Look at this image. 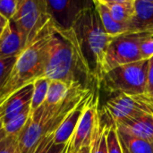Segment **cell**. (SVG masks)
I'll return each instance as SVG.
<instances>
[{"label": "cell", "instance_id": "1", "mask_svg": "<svg viewBox=\"0 0 153 153\" xmlns=\"http://www.w3.org/2000/svg\"><path fill=\"white\" fill-rule=\"evenodd\" d=\"M44 55L42 77L89 89L91 84H95L73 28L64 30L54 22V29L46 43Z\"/></svg>", "mask_w": 153, "mask_h": 153}, {"label": "cell", "instance_id": "2", "mask_svg": "<svg viewBox=\"0 0 153 153\" xmlns=\"http://www.w3.org/2000/svg\"><path fill=\"white\" fill-rule=\"evenodd\" d=\"M73 30L76 34L82 56L99 89L104 74V56L111 37L106 32L93 1L82 12Z\"/></svg>", "mask_w": 153, "mask_h": 153}, {"label": "cell", "instance_id": "3", "mask_svg": "<svg viewBox=\"0 0 153 153\" xmlns=\"http://www.w3.org/2000/svg\"><path fill=\"white\" fill-rule=\"evenodd\" d=\"M53 29L54 22L17 56L11 72L0 85V104L14 91L43 76L45 46Z\"/></svg>", "mask_w": 153, "mask_h": 153}, {"label": "cell", "instance_id": "4", "mask_svg": "<svg viewBox=\"0 0 153 153\" xmlns=\"http://www.w3.org/2000/svg\"><path fill=\"white\" fill-rule=\"evenodd\" d=\"M149 60L117 66L107 72L100 82L102 88L108 94L137 95L146 92Z\"/></svg>", "mask_w": 153, "mask_h": 153}, {"label": "cell", "instance_id": "5", "mask_svg": "<svg viewBox=\"0 0 153 153\" xmlns=\"http://www.w3.org/2000/svg\"><path fill=\"white\" fill-rule=\"evenodd\" d=\"M13 21L21 32L25 48L31 44L53 22L46 0H18Z\"/></svg>", "mask_w": 153, "mask_h": 153}, {"label": "cell", "instance_id": "6", "mask_svg": "<svg viewBox=\"0 0 153 153\" xmlns=\"http://www.w3.org/2000/svg\"><path fill=\"white\" fill-rule=\"evenodd\" d=\"M100 112L113 124L143 116L153 117V96L146 92L137 95L114 94Z\"/></svg>", "mask_w": 153, "mask_h": 153}, {"label": "cell", "instance_id": "7", "mask_svg": "<svg viewBox=\"0 0 153 153\" xmlns=\"http://www.w3.org/2000/svg\"><path fill=\"white\" fill-rule=\"evenodd\" d=\"M147 36H153V34L148 32H126L112 37L104 56V74L117 66L143 60L139 47L142 39Z\"/></svg>", "mask_w": 153, "mask_h": 153}, {"label": "cell", "instance_id": "8", "mask_svg": "<svg viewBox=\"0 0 153 153\" xmlns=\"http://www.w3.org/2000/svg\"><path fill=\"white\" fill-rule=\"evenodd\" d=\"M99 117V97L96 92L92 91L71 141L66 146L68 153H77L82 148L91 145Z\"/></svg>", "mask_w": 153, "mask_h": 153}, {"label": "cell", "instance_id": "9", "mask_svg": "<svg viewBox=\"0 0 153 153\" xmlns=\"http://www.w3.org/2000/svg\"><path fill=\"white\" fill-rule=\"evenodd\" d=\"M46 2L53 22L64 30L72 29L82 12L92 3L88 0H46Z\"/></svg>", "mask_w": 153, "mask_h": 153}, {"label": "cell", "instance_id": "10", "mask_svg": "<svg viewBox=\"0 0 153 153\" xmlns=\"http://www.w3.org/2000/svg\"><path fill=\"white\" fill-rule=\"evenodd\" d=\"M33 91L32 82L11 94L0 104V120L2 124L11 120L30 107Z\"/></svg>", "mask_w": 153, "mask_h": 153}, {"label": "cell", "instance_id": "11", "mask_svg": "<svg viewBox=\"0 0 153 153\" xmlns=\"http://www.w3.org/2000/svg\"><path fill=\"white\" fill-rule=\"evenodd\" d=\"M90 92L86 97H84L65 117L60 126L54 133V143L55 145H65L67 146L71 141V138L76 129L79 120L82 115L85 105L92 93Z\"/></svg>", "mask_w": 153, "mask_h": 153}, {"label": "cell", "instance_id": "12", "mask_svg": "<svg viewBox=\"0 0 153 153\" xmlns=\"http://www.w3.org/2000/svg\"><path fill=\"white\" fill-rule=\"evenodd\" d=\"M25 48L24 39L13 21H8L0 35V59L18 56Z\"/></svg>", "mask_w": 153, "mask_h": 153}, {"label": "cell", "instance_id": "13", "mask_svg": "<svg viewBox=\"0 0 153 153\" xmlns=\"http://www.w3.org/2000/svg\"><path fill=\"white\" fill-rule=\"evenodd\" d=\"M117 131L153 143V117L143 116L115 124Z\"/></svg>", "mask_w": 153, "mask_h": 153}, {"label": "cell", "instance_id": "14", "mask_svg": "<svg viewBox=\"0 0 153 153\" xmlns=\"http://www.w3.org/2000/svg\"><path fill=\"white\" fill-rule=\"evenodd\" d=\"M128 32L153 34V0H134V14Z\"/></svg>", "mask_w": 153, "mask_h": 153}, {"label": "cell", "instance_id": "15", "mask_svg": "<svg viewBox=\"0 0 153 153\" xmlns=\"http://www.w3.org/2000/svg\"><path fill=\"white\" fill-rule=\"evenodd\" d=\"M114 20L128 26L134 14V0H102Z\"/></svg>", "mask_w": 153, "mask_h": 153}, {"label": "cell", "instance_id": "16", "mask_svg": "<svg viewBox=\"0 0 153 153\" xmlns=\"http://www.w3.org/2000/svg\"><path fill=\"white\" fill-rule=\"evenodd\" d=\"M95 8L99 13L101 23L109 37H116L128 32V26L116 22L102 0H93Z\"/></svg>", "mask_w": 153, "mask_h": 153}, {"label": "cell", "instance_id": "17", "mask_svg": "<svg viewBox=\"0 0 153 153\" xmlns=\"http://www.w3.org/2000/svg\"><path fill=\"white\" fill-rule=\"evenodd\" d=\"M122 148L128 153H153V143L117 131Z\"/></svg>", "mask_w": 153, "mask_h": 153}, {"label": "cell", "instance_id": "18", "mask_svg": "<svg viewBox=\"0 0 153 153\" xmlns=\"http://www.w3.org/2000/svg\"><path fill=\"white\" fill-rule=\"evenodd\" d=\"M108 122L104 119L100 112V117L96 125L92 140L90 145V153H108L107 129Z\"/></svg>", "mask_w": 153, "mask_h": 153}, {"label": "cell", "instance_id": "19", "mask_svg": "<svg viewBox=\"0 0 153 153\" xmlns=\"http://www.w3.org/2000/svg\"><path fill=\"white\" fill-rule=\"evenodd\" d=\"M74 86L82 85H71L62 81H50L44 104L48 106H56L59 104L66 98Z\"/></svg>", "mask_w": 153, "mask_h": 153}, {"label": "cell", "instance_id": "20", "mask_svg": "<svg viewBox=\"0 0 153 153\" xmlns=\"http://www.w3.org/2000/svg\"><path fill=\"white\" fill-rule=\"evenodd\" d=\"M49 82H50V80L45 77L38 78L32 82L33 91H32V97H31V101L30 105V113L44 104L46 98H47Z\"/></svg>", "mask_w": 153, "mask_h": 153}, {"label": "cell", "instance_id": "21", "mask_svg": "<svg viewBox=\"0 0 153 153\" xmlns=\"http://www.w3.org/2000/svg\"><path fill=\"white\" fill-rule=\"evenodd\" d=\"M30 115V107H28L22 113L17 115L11 120L7 121L6 123L2 124L4 134L6 136L18 135L26 126L29 120Z\"/></svg>", "mask_w": 153, "mask_h": 153}, {"label": "cell", "instance_id": "22", "mask_svg": "<svg viewBox=\"0 0 153 153\" xmlns=\"http://www.w3.org/2000/svg\"><path fill=\"white\" fill-rule=\"evenodd\" d=\"M33 153H68V150L65 145H55L54 134L45 135Z\"/></svg>", "mask_w": 153, "mask_h": 153}, {"label": "cell", "instance_id": "23", "mask_svg": "<svg viewBox=\"0 0 153 153\" xmlns=\"http://www.w3.org/2000/svg\"><path fill=\"white\" fill-rule=\"evenodd\" d=\"M107 147L108 153H123V150L117 135V126L115 124L109 122L107 129Z\"/></svg>", "mask_w": 153, "mask_h": 153}, {"label": "cell", "instance_id": "24", "mask_svg": "<svg viewBox=\"0 0 153 153\" xmlns=\"http://www.w3.org/2000/svg\"><path fill=\"white\" fill-rule=\"evenodd\" d=\"M18 7V0H0V14L7 21L13 19Z\"/></svg>", "mask_w": 153, "mask_h": 153}, {"label": "cell", "instance_id": "25", "mask_svg": "<svg viewBox=\"0 0 153 153\" xmlns=\"http://www.w3.org/2000/svg\"><path fill=\"white\" fill-rule=\"evenodd\" d=\"M18 135H5L0 144V153H20Z\"/></svg>", "mask_w": 153, "mask_h": 153}, {"label": "cell", "instance_id": "26", "mask_svg": "<svg viewBox=\"0 0 153 153\" xmlns=\"http://www.w3.org/2000/svg\"><path fill=\"white\" fill-rule=\"evenodd\" d=\"M140 54L143 60H149L153 56V36L143 38L140 43Z\"/></svg>", "mask_w": 153, "mask_h": 153}, {"label": "cell", "instance_id": "27", "mask_svg": "<svg viewBox=\"0 0 153 153\" xmlns=\"http://www.w3.org/2000/svg\"><path fill=\"white\" fill-rule=\"evenodd\" d=\"M16 58H17V56L0 59V85L5 80V78L11 72V70L15 63Z\"/></svg>", "mask_w": 153, "mask_h": 153}, {"label": "cell", "instance_id": "28", "mask_svg": "<svg viewBox=\"0 0 153 153\" xmlns=\"http://www.w3.org/2000/svg\"><path fill=\"white\" fill-rule=\"evenodd\" d=\"M146 93L153 96V56L149 59V63H148Z\"/></svg>", "mask_w": 153, "mask_h": 153}, {"label": "cell", "instance_id": "29", "mask_svg": "<svg viewBox=\"0 0 153 153\" xmlns=\"http://www.w3.org/2000/svg\"><path fill=\"white\" fill-rule=\"evenodd\" d=\"M7 23H8V21H7L5 18H4V17L0 14V28H1V29H4V28L6 26Z\"/></svg>", "mask_w": 153, "mask_h": 153}, {"label": "cell", "instance_id": "30", "mask_svg": "<svg viewBox=\"0 0 153 153\" xmlns=\"http://www.w3.org/2000/svg\"><path fill=\"white\" fill-rule=\"evenodd\" d=\"M5 137V134L4 133V130H3V126H2V122L0 120V144L2 143V141L4 140V138Z\"/></svg>", "mask_w": 153, "mask_h": 153}, {"label": "cell", "instance_id": "31", "mask_svg": "<svg viewBox=\"0 0 153 153\" xmlns=\"http://www.w3.org/2000/svg\"><path fill=\"white\" fill-rule=\"evenodd\" d=\"M77 153H90V146H87V147H83L82 148L79 152Z\"/></svg>", "mask_w": 153, "mask_h": 153}, {"label": "cell", "instance_id": "32", "mask_svg": "<svg viewBox=\"0 0 153 153\" xmlns=\"http://www.w3.org/2000/svg\"><path fill=\"white\" fill-rule=\"evenodd\" d=\"M121 147H122V146H121ZM122 150H123V153H128L126 151V150H125V149H124V148H122Z\"/></svg>", "mask_w": 153, "mask_h": 153}, {"label": "cell", "instance_id": "33", "mask_svg": "<svg viewBox=\"0 0 153 153\" xmlns=\"http://www.w3.org/2000/svg\"><path fill=\"white\" fill-rule=\"evenodd\" d=\"M2 31H3V29H1V28H0V35H1V33H2Z\"/></svg>", "mask_w": 153, "mask_h": 153}]
</instances>
